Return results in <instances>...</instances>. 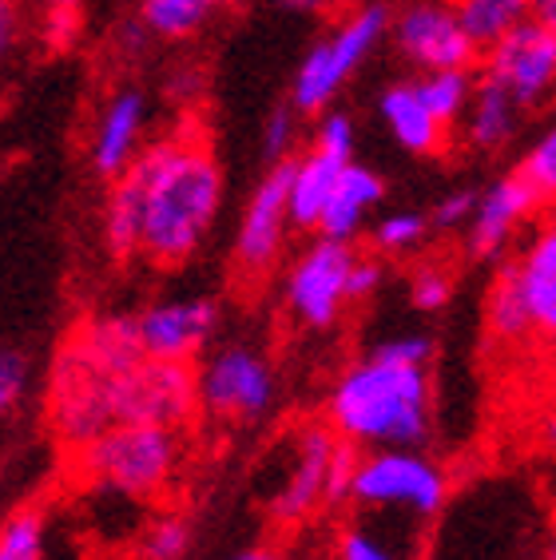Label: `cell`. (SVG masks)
<instances>
[{
    "label": "cell",
    "mask_w": 556,
    "mask_h": 560,
    "mask_svg": "<svg viewBox=\"0 0 556 560\" xmlns=\"http://www.w3.org/2000/svg\"><path fill=\"white\" fill-rule=\"evenodd\" d=\"M223 207V167L204 140L167 136L143 148L112 179L104 203V243L116 259L143 255L179 267L204 247Z\"/></svg>",
    "instance_id": "1"
},
{
    "label": "cell",
    "mask_w": 556,
    "mask_h": 560,
    "mask_svg": "<svg viewBox=\"0 0 556 560\" xmlns=\"http://www.w3.org/2000/svg\"><path fill=\"white\" fill-rule=\"evenodd\" d=\"M143 131H148V96L139 88H119L104 100L92 131V167L104 179H116L128 172L131 160L143 151Z\"/></svg>",
    "instance_id": "16"
},
{
    "label": "cell",
    "mask_w": 556,
    "mask_h": 560,
    "mask_svg": "<svg viewBox=\"0 0 556 560\" xmlns=\"http://www.w3.org/2000/svg\"><path fill=\"white\" fill-rule=\"evenodd\" d=\"M343 167H346L343 160L322 155V151H314V148L306 151L302 160H290V184H287L290 226L314 231V223H318V215H322V203H326V195H331L334 179H338Z\"/></svg>",
    "instance_id": "21"
},
{
    "label": "cell",
    "mask_w": 556,
    "mask_h": 560,
    "mask_svg": "<svg viewBox=\"0 0 556 560\" xmlns=\"http://www.w3.org/2000/svg\"><path fill=\"white\" fill-rule=\"evenodd\" d=\"M72 346H80L107 374H124V370L136 366L139 358H143L136 335V314H100V318H92V323L76 330Z\"/></svg>",
    "instance_id": "22"
},
{
    "label": "cell",
    "mask_w": 556,
    "mask_h": 560,
    "mask_svg": "<svg viewBox=\"0 0 556 560\" xmlns=\"http://www.w3.org/2000/svg\"><path fill=\"white\" fill-rule=\"evenodd\" d=\"M390 36L394 48L421 72H441V68H473L477 44L465 36L453 0H409L406 9L390 16Z\"/></svg>",
    "instance_id": "10"
},
{
    "label": "cell",
    "mask_w": 556,
    "mask_h": 560,
    "mask_svg": "<svg viewBox=\"0 0 556 560\" xmlns=\"http://www.w3.org/2000/svg\"><path fill=\"white\" fill-rule=\"evenodd\" d=\"M382 279H385L382 262L370 259V255H354L350 275H346V299H350V302L370 299V294H374L378 287H382Z\"/></svg>",
    "instance_id": "36"
},
{
    "label": "cell",
    "mask_w": 556,
    "mask_h": 560,
    "mask_svg": "<svg viewBox=\"0 0 556 560\" xmlns=\"http://www.w3.org/2000/svg\"><path fill=\"white\" fill-rule=\"evenodd\" d=\"M183 465L179 430L163 425H107L80 445V474L88 486L116 497H155L172 486Z\"/></svg>",
    "instance_id": "3"
},
{
    "label": "cell",
    "mask_w": 556,
    "mask_h": 560,
    "mask_svg": "<svg viewBox=\"0 0 556 560\" xmlns=\"http://www.w3.org/2000/svg\"><path fill=\"white\" fill-rule=\"evenodd\" d=\"M219 326V306L211 299H160L136 314V335L143 358L192 366Z\"/></svg>",
    "instance_id": "12"
},
{
    "label": "cell",
    "mask_w": 556,
    "mask_h": 560,
    "mask_svg": "<svg viewBox=\"0 0 556 560\" xmlns=\"http://www.w3.org/2000/svg\"><path fill=\"white\" fill-rule=\"evenodd\" d=\"M390 4L385 0H366L346 16L331 36H322L311 52L302 56L299 72H294V88H290V108L318 116L331 112V104L343 96V88L350 84V75L374 56V48L390 33Z\"/></svg>",
    "instance_id": "4"
},
{
    "label": "cell",
    "mask_w": 556,
    "mask_h": 560,
    "mask_svg": "<svg viewBox=\"0 0 556 560\" xmlns=\"http://www.w3.org/2000/svg\"><path fill=\"white\" fill-rule=\"evenodd\" d=\"M211 4H227V0H211Z\"/></svg>",
    "instance_id": "43"
},
{
    "label": "cell",
    "mask_w": 556,
    "mask_h": 560,
    "mask_svg": "<svg viewBox=\"0 0 556 560\" xmlns=\"http://www.w3.org/2000/svg\"><path fill=\"white\" fill-rule=\"evenodd\" d=\"M429 235V219L421 211H390L374 223V247L382 255H414Z\"/></svg>",
    "instance_id": "28"
},
{
    "label": "cell",
    "mask_w": 556,
    "mask_h": 560,
    "mask_svg": "<svg viewBox=\"0 0 556 560\" xmlns=\"http://www.w3.org/2000/svg\"><path fill=\"white\" fill-rule=\"evenodd\" d=\"M350 501L370 513L429 521L450 501V477L421 450H370L354 465Z\"/></svg>",
    "instance_id": "5"
},
{
    "label": "cell",
    "mask_w": 556,
    "mask_h": 560,
    "mask_svg": "<svg viewBox=\"0 0 556 560\" xmlns=\"http://www.w3.org/2000/svg\"><path fill=\"white\" fill-rule=\"evenodd\" d=\"M112 425H163L183 430L199 410L195 398V374L183 362H155L139 358L136 366L112 377L107 389Z\"/></svg>",
    "instance_id": "6"
},
{
    "label": "cell",
    "mask_w": 556,
    "mask_h": 560,
    "mask_svg": "<svg viewBox=\"0 0 556 560\" xmlns=\"http://www.w3.org/2000/svg\"><path fill=\"white\" fill-rule=\"evenodd\" d=\"M326 560H334V557H326Z\"/></svg>",
    "instance_id": "44"
},
{
    "label": "cell",
    "mask_w": 556,
    "mask_h": 560,
    "mask_svg": "<svg viewBox=\"0 0 556 560\" xmlns=\"http://www.w3.org/2000/svg\"><path fill=\"white\" fill-rule=\"evenodd\" d=\"M517 119H521V104L493 80H477L470 108L461 116V131L473 151H501L517 136Z\"/></svg>",
    "instance_id": "20"
},
{
    "label": "cell",
    "mask_w": 556,
    "mask_h": 560,
    "mask_svg": "<svg viewBox=\"0 0 556 560\" xmlns=\"http://www.w3.org/2000/svg\"><path fill=\"white\" fill-rule=\"evenodd\" d=\"M409 299H414L417 311H441V306H450V299H453L450 270L417 267L414 279H409Z\"/></svg>",
    "instance_id": "33"
},
{
    "label": "cell",
    "mask_w": 556,
    "mask_h": 560,
    "mask_svg": "<svg viewBox=\"0 0 556 560\" xmlns=\"http://www.w3.org/2000/svg\"><path fill=\"white\" fill-rule=\"evenodd\" d=\"M541 207H545V199L524 184L517 172L493 179V184L485 187V195H477L473 219L465 223L470 226V255L473 259H501L505 247L517 238V231H521Z\"/></svg>",
    "instance_id": "15"
},
{
    "label": "cell",
    "mask_w": 556,
    "mask_h": 560,
    "mask_svg": "<svg viewBox=\"0 0 556 560\" xmlns=\"http://www.w3.org/2000/svg\"><path fill=\"white\" fill-rule=\"evenodd\" d=\"M529 16L541 24H556V0H529Z\"/></svg>",
    "instance_id": "39"
},
{
    "label": "cell",
    "mask_w": 556,
    "mask_h": 560,
    "mask_svg": "<svg viewBox=\"0 0 556 560\" xmlns=\"http://www.w3.org/2000/svg\"><path fill=\"white\" fill-rule=\"evenodd\" d=\"M513 279L517 294L524 302L529 326L536 335H553L556 330V231H541V235L524 247L521 259H513Z\"/></svg>",
    "instance_id": "18"
},
{
    "label": "cell",
    "mask_w": 556,
    "mask_h": 560,
    "mask_svg": "<svg viewBox=\"0 0 556 560\" xmlns=\"http://www.w3.org/2000/svg\"><path fill=\"white\" fill-rule=\"evenodd\" d=\"M294 143H299V112L275 108L263 124V151L270 155V163H282L290 160Z\"/></svg>",
    "instance_id": "34"
},
{
    "label": "cell",
    "mask_w": 556,
    "mask_h": 560,
    "mask_svg": "<svg viewBox=\"0 0 556 560\" xmlns=\"http://www.w3.org/2000/svg\"><path fill=\"white\" fill-rule=\"evenodd\" d=\"M290 9H299V12H314V9H322L326 0H287Z\"/></svg>",
    "instance_id": "42"
},
{
    "label": "cell",
    "mask_w": 556,
    "mask_h": 560,
    "mask_svg": "<svg viewBox=\"0 0 556 560\" xmlns=\"http://www.w3.org/2000/svg\"><path fill=\"white\" fill-rule=\"evenodd\" d=\"M489 330L497 338H505V342H517V338L533 335L529 314H524V302H521V294H517L513 262H505L489 291Z\"/></svg>",
    "instance_id": "26"
},
{
    "label": "cell",
    "mask_w": 556,
    "mask_h": 560,
    "mask_svg": "<svg viewBox=\"0 0 556 560\" xmlns=\"http://www.w3.org/2000/svg\"><path fill=\"white\" fill-rule=\"evenodd\" d=\"M473 203H477L473 191L445 195V199L433 207V215H426V219H429V226H438V231H457V226H465L473 219Z\"/></svg>",
    "instance_id": "37"
},
{
    "label": "cell",
    "mask_w": 556,
    "mask_h": 560,
    "mask_svg": "<svg viewBox=\"0 0 556 560\" xmlns=\"http://www.w3.org/2000/svg\"><path fill=\"white\" fill-rule=\"evenodd\" d=\"M433 342L397 335L358 358L334 382L326 418L354 450H421L433 430Z\"/></svg>",
    "instance_id": "2"
},
{
    "label": "cell",
    "mask_w": 556,
    "mask_h": 560,
    "mask_svg": "<svg viewBox=\"0 0 556 560\" xmlns=\"http://www.w3.org/2000/svg\"><path fill=\"white\" fill-rule=\"evenodd\" d=\"M318 116L322 119H318V131H314V151L350 163L354 143H358V136H354V119L346 116V112H318Z\"/></svg>",
    "instance_id": "32"
},
{
    "label": "cell",
    "mask_w": 556,
    "mask_h": 560,
    "mask_svg": "<svg viewBox=\"0 0 556 560\" xmlns=\"http://www.w3.org/2000/svg\"><path fill=\"white\" fill-rule=\"evenodd\" d=\"M227 560H287L282 552H275V549H267V545H255V549H243V552H235V557H227Z\"/></svg>",
    "instance_id": "40"
},
{
    "label": "cell",
    "mask_w": 556,
    "mask_h": 560,
    "mask_svg": "<svg viewBox=\"0 0 556 560\" xmlns=\"http://www.w3.org/2000/svg\"><path fill=\"white\" fill-rule=\"evenodd\" d=\"M28 389V362L16 350H0V413H9Z\"/></svg>",
    "instance_id": "35"
},
{
    "label": "cell",
    "mask_w": 556,
    "mask_h": 560,
    "mask_svg": "<svg viewBox=\"0 0 556 560\" xmlns=\"http://www.w3.org/2000/svg\"><path fill=\"white\" fill-rule=\"evenodd\" d=\"M139 549H143V560H183L187 549H192V525L175 517V513H167V517H160L143 533Z\"/></svg>",
    "instance_id": "30"
},
{
    "label": "cell",
    "mask_w": 556,
    "mask_h": 560,
    "mask_svg": "<svg viewBox=\"0 0 556 560\" xmlns=\"http://www.w3.org/2000/svg\"><path fill=\"white\" fill-rule=\"evenodd\" d=\"M378 112H382V124L390 128V136L406 151H414V155H438V151L445 148V136H450V131L429 116V108L421 104V96H417L414 80L385 88L382 100H378Z\"/></svg>",
    "instance_id": "19"
},
{
    "label": "cell",
    "mask_w": 556,
    "mask_h": 560,
    "mask_svg": "<svg viewBox=\"0 0 556 560\" xmlns=\"http://www.w3.org/2000/svg\"><path fill=\"white\" fill-rule=\"evenodd\" d=\"M287 184H290V160L270 163V172L263 175V184L255 187L243 219H239L235 267L243 270L246 279H263L278 262V255H282V243H287V231H290Z\"/></svg>",
    "instance_id": "13"
},
{
    "label": "cell",
    "mask_w": 556,
    "mask_h": 560,
    "mask_svg": "<svg viewBox=\"0 0 556 560\" xmlns=\"http://www.w3.org/2000/svg\"><path fill=\"white\" fill-rule=\"evenodd\" d=\"M473 84H477L473 68H441V72H421V80H414L421 104L445 131L461 124V116L470 108Z\"/></svg>",
    "instance_id": "23"
},
{
    "label": "cell",
    "mask_w": 556,
    "mask_h": 560,
    "mask_svg": "<svg viewBox=\"0 0 556 560\" xmlns=\"http://www.w3.org/2000/svg\"><path fill=\"white\" fill-rule=\"evenodd\" d=\"M334 560H406V552L397 549L394 540L378 533L366 521H354L343 528V537L334 545Z\"/></svg>",
    "instance_id": "29"
},
{
    "label": "cell",
    "mask_w": 556,
    "mask_h": 560,
    "mask_svg": "<svg viewBox=\"0 0 556 560\" xmlns=\"http://www.w3.org/2000/svg\"><path fill=\"white\" fill-rule=\"evenodd\" d=\"M12 36H16V9H12L9 0H0V56L9 52Z\"/></svg>",
    "instance_id": "38"
},
{
    "label": "cell",
    "mask_w": 556,
    "mask_h": 560,
    "mask_svg": "<svg viewBox=\"0 0 556 560\" xmlns=\"http://www.w3.org/2000/svg\"><path fill=\"white\" fill-rule=\"evenodd\" d=\"M0 560H44V513L16 509L0 525Z\"/></svg>",
    "instance_id": "27"
},
{
    "label": "cell",
    "mask_w": 556,
    "mask_h": 560,
    "mask_svg": "<svg viewBox=\"0 0 556 560\" xmlns=\"http://www.w3.org/2000/svg\"><path fill=\"white\" fill-rule=\"evenodd\" d=\"M211 0H139V21L160 40H187L207 24Z\"/></svg>",
    "instance_id": "25"
},
{
    "label": "cell",
    "mask_w": 556,
    "mask_h": 560,
    "mask_svg": "<svg viewBox=\"0 0 556 560\" xmlns=\"http://www.w3.org/2000/svg\"><path fill=\"white\" fill-rule=\"evenodd\" d=\"M382 199H385L382 175L358 160L346 163L343 172H338V179H334L331 195H326V203H322V215L314 223V231H318V238L354 243L366 231L370 215L382 207Z\"/></svg>",
    "instance_id": "17"
},
{
    "label": "cell",
    "mask_w": 556,
    "mask_h": 560,
    "mask_svg": "<svg viewBox=\"0 0 556 560\" xmlns=\"http://www.w3.org/2000/svg\"><path fill=\"white\" fill-rule=\"evenodd\" d=\"M195 398L219 421L267 418L278 398V377L267 354L255 346H219L195 374Z\"/></svg>",
    "instance_id": "7"
},
{
    "label": "cell",
    "mask_w": 556,
    "mask_h": 560,
    "mask_svg": "<svg viewBox=\"0 0 556 560\" xmlns=\"http://www.w3.org/2000/svg\"><path fill=\"white\" fill-rule=\"evenodd\" d=\"M485 80L505 88L521 108H536L553 96L556 80V28L524 16L517 28L489 44Z\"/></svg>",
    "instance_id": "11"
},
{
    "label": "cell",
    "mask_w": 556,
    "mask_h": 560,
    "mask_svg": "<svg viewBox=\"0 0 556 560\" xmlns=\"http://www.w3.org/2000/svg\"><path fill=\"white\" fill-rule=\"evenodd\" d=\"M112 377L116 374H107L104 366H96L72 342L56 358L53 382H48V418H53L56 433L68 445H76V450L112 425V410H107Z\"/></svg>",
    "instance_id": "8"
},
{
    "label": "cell",
    "mask_w": 556,
    "mask_h": 560,
    "mask_svg": "<svg viewBox=\"0 0 556 560\" xmlns=\"http://www.w3.org/2000/svg\"><path fill=\"white\" fill-rule=\"evenodd\" d=\"M358 250L350 243H334V238H318L302 250L299 259L287 270V299L290 318L306 330H331L346 311V275Z\"/></svg>",
    "instance_id": "9"
},
{
    "label": "cell",
    "mask_w": 556,
    "mask_h": 560,
    "mask_svg": "<svg viewBox=\"0 0 556 560\" xmlns=\"http://www.w3.org/2000/svg\"><path fill=\"white\" fill-rule=\"evenodd\" d=\"M517 175H521L524 184L533 187L541 199H553V191H556V131L548 128L541 140L533 143V148L524 151V160H521V167H517Z\"/></svg>",
    "instance_id": "31"
},
{
    "label": "cell",
    "mask_w": 556,
    "mask_h": 560,
    "mask_svg": "<svg viewBox=\"0 0 556 560\" xmlns=\"http://www.w3.org/2000/svg\"><path fill=\"white\" fill-rule=\"evenodd\" d=\"M40 9H48V12H76L84 0H36Z\"/></svg>",
    "instance_id": "41"
},
{
    "label": "cell",
    "mask_w": 556,
    "mask_h": 560,
    "mask_svg": "<svg viewBox=\"0 0 556 560\" xmlns=\"http://www.w3.org/2000/svg\"><path fill=\"white\" fill-rule=\"evenodd\" d=\"M334 445H338V438H334L331 425H314L311 421L299 433H290V465L282 486L270 493V517L282 521V525H299L326 505Z\"/></svg>",
    "instance_id": "14"
},
{
    "label": "cell",
    "mask_w": 556,
    "mask_h": 560,
    "mask_svg": "<svg viewBox=\"0 0 556 560\" xmlns=\"http://www.w3.org/2000/svg\"><path fill=\"white\" fill-rule=\"evenodd\" d=\"M461 28L477 48H489L529 16V0H453Z\"/></svg>",
    "instance_id": "24"
}]
</instances>
